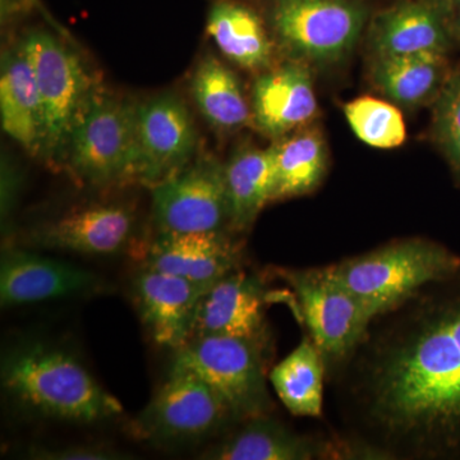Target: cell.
I'll use <instances>...</instances> for the list:
<instances>
[{
  "label": "cell",
  "instance_id": "6da1fadb",
  "mask_svg": "<svg viewBox=\"0 0 460 460\" xmlns=\"http://www.w3.org/2000/svg\"><path fill=\"white\" fill-rule=\"evenodd\" d=\"M326 378L350 458L460 459V271L375 317Z\"/></svg>",
  "mask_w": 460,
  "mask_h": 460
},
{
  "label": "cell",
  "instance_id": "7a4b0ae2",
  "mask_svg": "<svg viewBox=\"0 0 460 460\" xmlns=\"http://www.w3.org/2000/svg\"><path fill=\"white\" fill-rule=\"evenodd\" d=\"M2 386L21 410L41 419L96 423L123 413L83 363L56 345L23 341L3 354Z\"/></svg>",
  "mask_w": 460,
  "mask_h": 460
},
{
  "label": "cell",
  "instance_id": "3957f363",
  "mask_svg": "<svg viewBox=\"0 0 460 460\" xmlns=\"http://www.w3.org/2000/svg\"><path fill=\"white\" fill-rule=\"evenodd\" d=\"M328 266L374 320L422 288L458 274L460 257L438 242L413 237Z\"/></svg>",
  "mask_w": 460,
  "mask_h": 460
},
{
  "label": "cell",
  "instance_id": "277c9868",
  "mask_svg": "<svg viewBox=\"0 0 460 460\" xmlns=\"http://www.w3.org/2000/svg\"><path fill=\"white\" fill-rule=\"evenodd\" d=\"M60 35L33 30L18 44L32 66L40 95L41 147L39 156L51 166H65L75 126L100 86Z\"/></svg>",
  "mask_w": 460,
  "mask_h": 460
},
{
  "label": "cell",
  "instance_id": "5b68a950",
  "mask_svg": "<svg viewBox=\"0 0 460 460\" xmlns=\"http://www.w3.org/2000/svg\"><path fill=\"white\" fill-rule=\"evenodd\" d=\"M241 422L222 395L190 370L172 366L155 395L132 420L133 435L159 447L204 443Z\"/></svg>",
  "mask_w": 460,
  "mask_h": 460
},
{
  "label": "cell",
  "instance_id": "8992f818",
  "mask_svg": "<svg viewBox=\"0 0 460 460\" xmlns=\"http://www.w3.org/2000/svg\"><path fill=\"white\" fill-rule=\"evenodd\" d=\"M367 9L357 0H272L269 25L288 59L332 66L361 38Z\"/></svg>",
  "mask_w": 460,
  "mask_h": 460
},
{
  "label": "cell",
  "instance_id": "52a82bcc",
  "mask_svg": "<svg viewBox=\"0 0 460 460\" xmlns=\"http://www.w3.org/2000/svg\"><path fill=\"white\" fill-rule=\"evenodd\" d=\"M137 102L100 89L75 126L66 168L89 186L133 181Z\"/></svg>",
  "mask_w": 460,
  "mask_h": 460
},
{
  "label": "cell",
  "instance_id": "ba28073f",
  "mask_svg": "<svg viewBox=\"0 0 460 460\" xmlns=\"http://www.w3.org/2000/svg\"><path fill=\"white\" fill-rule=\"evenodd\" d=\"M269 343L253 339L208 335L190 339L175 350L172 366L201 377L228 402L239 420L271 414L266 350Z\"/></svg>",
  "mask_w": 460,
  "mask_h": 460
},
{
  "label": "cell",
  "instance_id": "9c48e42d",
  "mask_svg": "<svg viewBox=\"0 0 460 460\" xmlns=\"http://www.w3.org/2000/svg\"><path fill=\"white\" fill-rule=\"evenodd\" d=\"M275 274L295 293L308 335L325 361L328 376L361 343L372 317L361 302L335 279L329 266L280 268Z\"/></svg>",
  "mask_w": 460,
  "mask_h": 460
},
{
  "label": "cell",
  "instance_id": "30bf717a",
  "mask_svg": "<svg viewBox=\"0 0 460 460\" xmlns=\"http://www.w3.org/2000/svg\"><path fill=\"white\" fill-rule=\"evenodd\" d=\"M151 192L157 233L230 232L226 163L217 157L196 156Z\"/></svg>",
  "mask_w": 460,
  "mask_h": 460
},
{
  "label": "cell",
  "instance_id": "8fae6325",
  "mask_svg": "<svg viewBox=\"0 0 460 460\" xmlns=\"http://www.w3.org/2000/svg\"><path fill=\"white\" fill-rule=\"evenodd\" d=\"M198 154L195 120L184 100L164 93L137 102L133 181L154 189Z\"/></svg>",
  "mask_w": 460,
  "mask_h": 460
},
{
  "label": "cell",
  "instance_id": "7c38bea8",
  "mask_svg": "<svg viewBox=\"0 0 460 460\" xmlns=\"http://www.w3.org/2000/svg\"><path fill=\"white\" fill-rule=\"evenodd\" d=\"M104 289V281L98 275L80 266L20 248L3 251L0 260L3 307L98 295Z\"/></svg>",
  "mask_w": 460,
  "mask_h": 460
},
{
  "label": "cell",
  "instance_id": "4fadbf2b",
  "mask_svg": "<svg viewBox=\"0 0 460 460\" xmlns=\"http://www.w3.org/2000/svg\"><path fill=\"white\" fill-rule=\"evenodd\" d=\"M368 44L374 58L440 54L456 44L447 0H402L372 21Z\"/></svg>",
  "mask_w": 460,
  "mask_h": 460
},
{
  "label": "cell",
  "instance_id": "5bb4252c",
  "mask_svg": "<svg viewBox=\"0 0 460 460\" xmlns=\"http://www.w3.org/2000/svg\"><path fill=\"white\" fill-rule=\"evenodd\" d=\"M269 292L257 274L237 269L215 281L199 301L192 338L223 335L269 343Z\"/></svg>",
  "mask_w": 460,
  "mask_h": 460
},
{
  "label": "cell",
  "instance_id": "9a60e30c",
  "mask_svg": "<svg viewBox=\"0 0 460 460\" xmlns=\"http://www.w3.org/2000/svg\"><path fill=\"white\" fill-rule=\"evenodd\" d=\"M208 460H316L348 458L335 438L301 435L271 414L241 420L199 456Z\"/></svg>",
  "mask_w": 460,
  "mask_h": 460
},
{
  "label": "cell",
  "instance_id": "2e32d148",
  "mask_svg": "<svg viewBox=\"0 0 460 460\" xmlns=\"http://www.w3.org/2000/svg\"><path fill=\"white\" fill-rule=\"evenodd\" d=\"M210 287L145 268L133 280V296L153 341L174 352L189 343L199 301Z\"/></svg>",
  "mask_w": 460,
  "mask_h": 460
},
{
  "label": "cell",
  "instance_id": "e0dca14e",
  "mask_svg": "<svg viewBox=\"0 0 460 460\" xmlns=\"http://www.w3.org/2000/svg\"><path fill=\"white\" fill-rule=\"evenodd\" d=\"M135 213L123 204L77 208L33 230L30 243L45 250L80 255L108 256L120 252L133 237Z\"/></svg>",
  "mask_w": 460,
  "mask_h": 460
},
{
  "label": "cell",
  "instance_id": "ac0fdd59",
  "mask_svg": "<svg viewBox=\"0 0 460 460\" xmlns=\"http://www.w3.org/2000/svg\"><path fill=\"white\" fill-rule=\"evenodd\" d=\"M251 108L252 126L272 140L307 127L319 109L310 66L288 59L260 74L253 84Z\"/></svg>",
  "mask_w": 460,
  "mask_h": 460
},
{
  "label": "cell",
  "instance_id": "d6986e66",
  "mask_svg": "<svg viewBox=\"0 0 460 460\" xmlns=\"http://www.w3.org/2000/svg\"><path fill=\"white\" fill-rule=\"evenodd\" d=\"M243 250L228 230L157 233L148 246L145 268L196 283L213 284L242 268Z\"/></svg>",
  "mask_w": 460,
  "mask_h": 460
},
{
  "label": "cell",
  "instance_id": "ffe728a7",
  "mask_svg": "<svg viewBox=\"0 0 460 460\" xmlns=\"http://www.w3.org/2000/svg\"><path fill=\"white\" fill-rule=\"evenodd\" d=\"M206 32L224 57L246 71L262 74L272 66L275 40L255 9L238 0H214Z\"/></svg>",
  "mask_w": 460,
  "mask_h": 460
},
{
  "label": "cell",
  "instance_id": "44dd1931",
  "mask_svg": "<svg viewBox=\"0 0 460 460\" xmlns=\"http://www.w3.org/2000/svg\"><path fill=\"white\" fill-rule=\"evenodd\" d=\"M3 131L32 155L40 154L42 114L32 66L20 48L5 50L0 66Z\"/></svg>",
  "mask_w": 460,
  "mask_h": 460
},
{
  "label": "cell",
  "instance_id": "7402d4cb",
  "mask_svg": "<svg viewBox=\"0 0 460 460\" xmlns=\"http://www.w3.org/2000/svg\"><path fill=\"white\" fill-rule=\"evenodd\" d=\"M450 71L447 56L414 54L374 58L370 77L393 104L414 109L434 104Z\"/></svg>",
  "mask_w": 460,
  "mask_h": 460
},
{
  "label": "cell",
  "instance_id": "603a6c76",
  "mask_svg": "<svg viewBox=\"0 0 460 460\" xmlns=\"http://www.w3.org/2000/svg\"><path fill=\"white\" fill-rule=\"evenodd\" d=\"M226 180L230 232H247L274 196L275 163L271 145L268 148H237L226 163Z\"/></svg>",
  "mask_w": 460,
  "mask_h": 460
},
{
  "label": "cell",
  "instance_id": "cb8c5ba5",
  "mask_svg": "<svg viewBox=\"0 0 460 460\" xmlns=\"http://www.w3.org/2000/svg\"><path fill=\"white\" fill-rule=\"evenodd\" d=\"M190 91L202 117L217 132H238L252 126V108L237 75L217 57L199 60Z\"/></svg>",
  "mask_w": 460,
  "mask_h": 460
},
{
  "label": "cell",
  "instance_id": "d4e9b609",
  "mask_svg": "<svg viewBox=\"0 0 460 460\" xmlns=\"http://www.w3.org/2000/svg\"><path fill=\"white\" fill-rule=\"evenodd\" d=\"M269 381L290 414L323 417L326 366L310 335H305L301 343L272 368Z\"/></svg>",
  "mask_w": 460,
  "mask_h": 460
},
{
  "label": "cell",
  "instance_id": "484cf974",
  "mask_svg": "<svg viewBox=\"0 0 460 460\" xmlns=\"http://www.w3.org/2000/svg\"><path fill=\"white\" fill-rule=\"evenodd\" d=\"M275 190L272 201L310 195L326 174L328 153L320 129L304 127L275 140Z\"/></svg>",
  "mask_w": 460,
  "mask_h": 460
},
{
  "label": "cell",
  "instance_id": "4316f807",
  "mask_svg": "<svg viewBox=\"0 0 460 460\" xmlns=\"http://www.w3.org/2000/svg\"><path fill=\"white\" fill-rule=\"evenodd\" d=\"M344 115L354 135L368 146L394 148L407 140L404 118L392 102L362 96L344 105Z\"/></svg>",
  "mask_w": 460,
  "mask_h": 460
},
{
  "label": "cell",
  "instance_id": "83f0119b",
  "mask_svg": "<svg viewBox=\"0 0 460 460\" xmlns=\"http://www.w3.org/2000/svg\"><path fill=\"white\" fill-rule=\"evenodd\" d=\"M431 136L460 181V65L450 71L434 102Z\"/></svg>",
  "mask_w": 460,
  "mask_h": 460
},
{
  "label": "cell",
  "instance_id": "f1b7e54d",
  "mask_svg": "<svg viewBox=\"0 0 460 460\" xmlns=\"http://www.w3.org/2000/svg\"><path fill=\"white\" fill-rule=\"evenodd\" d=\"M27 458L36 460H122L128 454L102 445H68V447H33Z\"/></svg>",
  "mask_w": 460,
  "mask_h": 460
},
{
  "label": "cell",
  "instance_id": "f546056e",
  "mask_svg": "<svg viewBox=\"0 0 460 460\" xmlns=\"http://www.w3.org/2000/svg\"><path fill=\"white\" fill-rule=\"evenodd\" d=\"M21 190V175L7 160L2 163V195H0V213H2L3 230L7 229L9 219L16 210L18 196Z\"/></svg>",
  "mask_w": 460,
  "mask_h": 460
},
{
  "label": "cell",
  "instance_id": "4dcf8cb0",
  "mask_svg": "<svg viewBox=\"0 0 460 460\" xmlns=\"http://www.w3.org/2000/svg\"><path fill=\"white\" fill-rule=\"evenodd\" d=\"M17 4L20 5L21 8L25 9V11L38 12V13H40L41 16L47 20V22L53 27L54 31H56L58 35L62 36L66 40V39L71 40V35H69L68 31H66V29H63V27L50 16L49 12H48L47 8L42 4L41 0H17Z\"/></svg>",
  "mask_w": 460,
  "mask_h": 460
},
{
  "label": "cell",
  "instance_id": "1f68e13d",
  "mask_svg": "<svg viewBox=\"0 0 460 460\" xmlns=\"http://www.w3.org/2000/svg\"><path fill=\"white\" fill-rule=\"evenodd\" d=\"M452 5V25L456 44L460 45V0L450 3Z\"/></svg>",
  "mask_w": 460,
  "mask_h": 460
},
{
  "label": "cell",
  "instance_id": "d6a6232c",
  "mask_svg": "<svg viewBox=\"0 0 460 460\" xmlns=\"http://www.w3.org/2000/svg\"><path fill=\"white\" fill-rule=\"evenodd\" d=\"M447 2L452 3V2H456V0H447Z\"/></svg>",
  "mask_w": 460,
  "mask_h": 460
}]
</instances>
